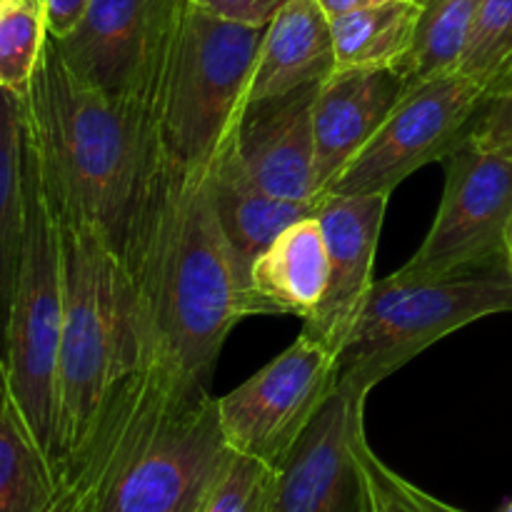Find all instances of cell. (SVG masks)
<instances>
[{"mask_svg": "<svg viewBox=\"0 0 512 512\" xmlns=\"http://www.w3.org/2000/svg\"><path fill=\"white\" fill-rule=\"evenodd\" d=\"M335 63L333 30L318 0H288L268 23L248 103L323 83Z\"/></svg>", "mask_w": 512, "mask_h": 512, "instance_id": "cell-16", "label": "cell"}, {"mask_svg": "<svg viewBox=\"0 0 512 512\" xmlns=\"http://www.w3.org/2000/svg\"><path fill=\"white\" fill-rule=\"evenodd\" d=\"M185 3L90 0L78 25L53 40L70 68L90 85L118 103L155 115Z\"/></svg>", "mask_w": 512, "mask_h": 512, "instance_id": "cell-10", "label": "cell"}, {"mask_svg": "<svg viewBox=\"0 0 512 512\" xmlns=\"http://www.w3.org/2000/svg\"><path fill=\"white\" fill-rule=\"evenodd\" d=\"M485 100L488 90L463 73L415 80L323 195H390L415 170L443 163L468 138Z\"/></svg>", "mask_w": 512, "mask_h": 512, "instance_id": "cell-7", "label": "cell"}, {"mask_svg": "<svg viewBox=\"0 0 512 512\" xmlns=\"http://www.w3.org/2000/svg\"><path fill=\"white\" fill-rule=\"evenodd\" d=\"M230 458L218 398L175 393L125 438L90 512H203Z\"/></svg>", "mask_w": 512, "mask_h": 512, "instance_id": "cell-5", "label": "cell"}, {"mask_svg": "<svg viewBox=\"0 0 512 512\" xmlns=\"http://www.w3.org/2000/svg\"><path fill=\"white\" fill-rule=\"evenodd\" d=\"M205 170L170 165L133 270L153 358L193 390H210L230 330L250 318L248 268L220 228Z\"/></svg>", "mask_w": 512, "mask_h": 512, "instance_id": "cell-2", "label": "cell"}, {"mask_svg": "<svg viewBox=\"0 0 512 512\" xmlns=\"http://www.w3.org/2000/svg\"><path fill=\"white\" fill-rule=\"evenodd\" d=\"M268 25H245L185 3L155 105L170 165L208 168L233 135Z\"/></svg>", "mask_w": 512, "mask_h": 512, "instance_id": "cell-3", "label": "cell"}, {"mask_svg": "<svg viewBox=\"0 0 512 512\" xmlns=\"http://www.w3.org/2000/svg\"><path fill=\"white\" fill-rule=\"evenodd\" d=\"M370 390L340 383L278 468L275 512H365L358 435Z\"/></svg>", "mask_w": 512, "mask_h": 512, "instance_id": "cell-11", "label": "cell"}, {"mask_svg": "<svg viewBox=\"0 0 512 512\" xmlns=\"http://www.w3.org/2000/svg\"><path fill=\"white\" fill-rule=\"evenodd\" d=\"M318 3L323 5L325 15H328V18L333 20V18H340V15L355 13V10L370 8V5L388 3V0H318Z\"/></svg>", "mask_w": 512, "mask_h": 512, "instance_id": "cell-29", "label": "cell"}, {"mask_svg": "<svg viewBox=\"0 0 512 512\" xmlns=\"http://www.w3.org/2000/svg\"><path fill=\"white\" fill-rule=\"evenodd\" d=\"M423 5L388 0L330 20L338 68H403L418 33Z\"/></svg>", "mask_w": 512, "mask_h": 512, "instance_id": "cell-19", "label": "cell"}, {"mask_svg": "<svg viewBox=\"0 0 512 512\" xmlns=\"http://www.w3.org/2000/svg\"><path fill=\"white\" fill-rule=\"evenodd\" d=\"M208 175V193L213 203L218 223L223 228L225 238L233 245L238 258L248 268L253 260L298 220L315 215L320 208V200H283L275 195L265 193L260 185H255L240 168L238 158L233 153V143L220 148L213 163L205 170Z\"/></svg>", "mask_w": 512, "mask_h": 512, "instance_id": "cell-17", "label": "cell"}, {"mask_svg": "<svg viewBox=\"0 0 512 512\" xmlns=\"http://www.w3.org/2000/svg\"><path fill=\"white\" fill-rule=\"evenodd\" d=\"M220 18L245 25H268L288 0H190Z\"/></svg>", "mask_w": 512, "mask_h": 512, "instance_id": "cell-27", "label": "cell"}, {"mask_svg": "<svg viewBox=\"0 0 512 512\" xmlns=\"http://www.w3.org/2000/svg\"><path fill=\"white\" fill-rule=\"evenodd\" d=\"M503 313H512V275L505 268L430 280L393 273L375 280L340 353V383L373 390L438 340Z\"/></svg>", "mask_w": 512, "mask_h": 512, "instance_id": "cell-6", "label": "cell"}, {"mask_svg": "<svg viewBox=\"0 0 512 512\" xmlns=\"http://www.w3.org/2000/svg\"><path fill=\"white\" fill-rule=\"evenodd\" d=\"M23 133V100L0 88V353L23 243Z\"/></svg>", "mask_w": 512, "mask_h": 512, "instance_id": "cell-20", "label": "cell"}, {"mask_svg": "<svg viewBox=\"0 0 512 512\" xmlns=\"http://www.w3.org/2000/svg\"><path fill=\"white\" fill-rule=\"evenodd\" d=\"M318 85L245 105L230 143L240 168L265 193L283 200H320L315 175L313 105Z\"/></svg>", "mask_w": 512, "mask_h": 512, "instance_id": "cell-13", "label": "cell"}, {"mask_svg": "<svg viewBox=\"0 0 512 512\" xmlns=\"http://www.w3.org/2000/svg\"><path fill=\"white\" fill-rule=\"evenodd\" d=\"M443 165L445 190L438 213L423 245L395 270L398 278L430 280L505 268L512 163L465 138Z\"/></svg>", "mask_w": 512, "mask_h": 512, "instance_id": "cell-9", "label": "cell"}, {"mask_svg": "<svg viewBox=\"0 0 512 512\" xmlns=\"http://www.w3.org/2000/svg\"><path fill=\"white\" fill-rule=\"evenodd\" d=\"M48 38L43 0H0V88L28 95Z\"/></svg>", "mask_w": 512, "mask_h": 512, "instance_id": "cell-22", "label": "cell"}, {"mask_svg": "<svg viewBox=\"0 0 512 512\" xmlns=\"http://www.w3.org/2000/svg\"><path fill=\"white\" fill-rule=\"evenodd\" d=\"M358 468L363 478L365 512H433V495L385 465L370 448L365 430L358 435Z\"/></svg>", "mask_w": 512, "mask_h": 512, "instance_id": "cell-25", "label": "cell"}, {"mask_svg": "<svg viewBox=\"0 0 512 512\" xmlns=\"http://www.w3.org/2000/svg\"><path fill=\"white\" fill-rule=\"evenodd\" d=\"M340 385V355L303 330L278 358L218 398L230 450L275 470Z\"/></svg>", "mask_w": 512, "mask_h": 512, "instance_id": "cell-8", "label": "cell"}, {"mask_svg": "<svg viewBox=\"0 0 512 512\" xmlns=\"http://www.w3.org/2000/svg\"><path fill=\"white\" fill-rule=\"evenodd\" d=\"M408 88L410 78L398 68H335L318 85L313 135L320 195L378 133Z\"/></svg>", "mask_w": 512, "mask_h": 512, "instance_id": "cell-14", "label": "cell"}, {"mask_svg": "<svg viewBox=\"0 0 512 512\" xmlns=\"http://www.w3.org/2000/svg\"><path fill=\"white\" fill-rule=\"evenodd\" d=\"M0 512H58L53 468L30 435L0 358Z\"/></svg>", "mask_w": 512, "mask_h": 512, "instance_id": "cell-18", "label": "cell"}, {"mask_svg": "<svg viewBox=\"0 0 512 512\" xmlns=\"http://www.w3.org/2000/svg\"><path fill=\"white\" fill-rule=\"evenodd\" d=\"M468 140L512 163V85L485 100Z\"/></svg>", "mask_w": 512, "mask_h": 512, "instance_id": "cell-26", "label": "cell"}, {"mask_svg": "<svg viewBox=\"0 0 512 512\" xmlns=\"http://www.w3.org/2000/svg\"><path fill=\"white\" fill-rule=\"evenodd\" d=\"M328 245L318 213L285 228L248 273L250 315H295L305 323L328 290Z\"/></svg>", "mask_w": 512, "mask_h": 512, "instance_id": "cell-15", "label": "cell"}, {"mask_svg": "<svg viewBox=\"0 0 512 512\" xmlns=\"http://www.w3.org/2000/svg\"><path fill=\"white\" fill-rule=\"evenodd\" d=\"M23 195V243L0 358L20 415L55 475L58 353L65 305L63 255L58 220L28 133H23Z\"/></svg>", "mask_w": 512, "mask_h": 512, "instance_id": "cell-4", "label": "cell"}, {"mask_svg": "<svg viewBox=\"0 0 512 512\" xmlns=\"http://www.w3.org/2000/svg\"><path fill=\"white\" fill-rule=\"evenodd\" d=\"M503 512H512V503H508V505H505V508H503Z\"/></svg>", "mask_w": 512, "mask_h": 512, "instance_id": "cell-32", "label": "cell"}, {"mask_svg": "<svg viewBox=\"0 0 512 512\" xmlns=\"http://www.w3.org/2000/svg\"><path fill=\"white\" fill-rule=\"evenodd\" d=\"M505 268L512 275V213L508 218V225H505Z\"/></svg>", "mask_w": 512, "mask_h": 512, "instance_id": "cell-30", "label": "cell"}, {"mask_svg": "<svg viewBox=\"0 0 512 512\" xmlns=\"http://www.w3.org/2000/svg\"><path fill=\"white\" fill-rule=\"evenodd\" d=\"M278 470L263 460L233 453L203 512H275Z\"/></svg>", "mask_w": 512, "mask_h": 512, "instance_id": "cell-24", "label": "cell"}, {"mask_svg": "<svg viewBox=\"0 0 512 512\" xmlns=\"http://www.w3.org/2000/svg\"><path fill=\"white\" fill-rule=\"evenodd\" d=\"M423 5L418 33L403 73L410 83L458 73L473 30L475 15L483 0H418Z\"/></svg>", "mask_w": 512, "mask_h": 512, "instance_id": "cell-21", "label": "cell"}, {"mask_svg": "<svg viewBox=\"0 0 512 512\" xmlns=\"http://www.w3.org/2000/svg\"><path fill=\"white\" fill-rule=\"evenodd\" d=\"M23 110L55 208L90 225L133 273L170 175L153 115L90 85L53 38Z\"/></svg>", "mask_w": 512, "mask_h": 512, "instance_id": "cell-1", "label": "cell"}, {"mask_svg": "<svg viewBox=\"0 0 512 512\" xmlns=\"http://www.w3.org/2000/svg\"><path fill=\"white\" fill-rule=\"evenodd\" d=\"M390 195H323L318 208L328 245V290L303 330L343 353L375 285L373 265Z\"/></svg>", "mask_w": 512, "mask_h": 512, "instance_id": "cell-12", "label": "cell"}, {"mask_svg": "<svg viewBox=\"0 0 512 512\" xmlns=\"http://www.w3.org/2000/svg\"><path fill=\"white\" fill-rule=\"evenodd\" d=\"M508 85H512V70H510V73H508V75H505V80H503V83H500V88H498V90L508 88ZM498 90H495V93H498ZM495 93H493V95H495Z\"/></svg>", "mask_w": 512, "mask_h": 512, "instance_id": "cell-31", "label": "cell"}, {"mask_svg": "<svg viewBox=\"0 0 512 512\" xmlns=\"http://www.w3.org/2000/svg\"><path fill=\"white\" fill-rule=\"evenodd\" d=\"M90 0H43L50 38H65L83 18Z\"/></svg>", "mask_w": 512, "mask_h": 512, "instance_id": "cell-28", "label": "cell"}, {"mask_svg": "<svg viewBox=\"0 0 512 512\" xmlns=\"http://www.w3.org/2000/svg\"><path fill=\"white\" fill-rule=\"evenodd\" d=\"M512 70V0H483L465 45L458 73L488 90L500 88Z\"/></svg>", "mask_w": 512, "mask_h": 512, "instance_id": "cell-23", "label": "cell"}]
</instances>
